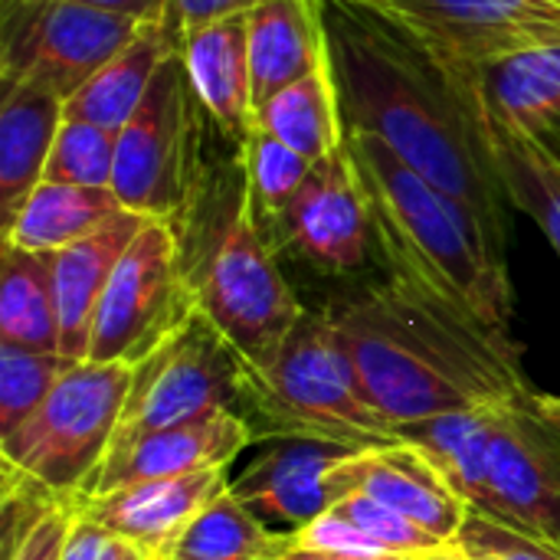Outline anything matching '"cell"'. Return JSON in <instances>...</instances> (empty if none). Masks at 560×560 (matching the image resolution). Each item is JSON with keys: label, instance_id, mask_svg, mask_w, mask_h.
Returning <instances> with one entry per match:
<instances>
[{"label": "cell", "instance_id": "277c9868", "mask_svg": "<svg viewBox=\"0 0 560 560\" xmlns=\"http://www.w3.org/2000/svg\"><path fill=\"white\" fill-rule=\"evenodd\" d=\"M174 230L194 308L220 328L249 368H266L305 305L282 276L279 249L253 210L243 164L240 177L213 187L200 180Z\"/></svg>", "mask_w": 560, "mask_h": 560}, {"label": "cell", "instance_id": "603a6c76", "mask_svg": "<svg viewBox=\"0 0 560 560\" xmlns=\"http://www.w3.org/2000/svg\"><path fill=\"white\" fill-rule=\"evenodd\" d=\"M177 43L180 36L174 23H144L128 46H121L75 95L66 98V118L118 135L141 108L158 69L177 49Z\"/></svg>", "mask_w": 560, "mask_h": 560}, {"label": "cell", "instance_id": "60d3db41", "mask_svg": "<svg viewBox=\"0 0 560 560\" xmlns=\"http://www.w3.org/2000/svg\"><path fill=\"white\" fill-rule=\"evenodd\" d=\"M548 131H558V135H560V115L555 118V121H551V125H548Z\"/></svg>", "mask_w": 560, "mask_h": 560}, {"label": "cell", "instance_id": "ba28073f", "mask_svg": "<svg viewBox=\"0 0 560 560\" xmlns=\"http://www.w3.org/2000/svg\"><path fill=\"white\" fill-rule=\"evenodd\" d=\"M243 384L246 361L207 315L194 312L164 345L131 368V387L112 450L220 410L243 413Z\"/></svg>", "mask_w": 560, "mask_h": 560}, {"label": "cell", "instance_id": "484cf974", "mask_svg": "<svg viewBox=\"0 0 560 560\" xmlns=\"http://www.w3.org/2000/svg\"><path fill=\"white\" fill-rule=\"evenodd\" d=\"M256 131L285 141L308 161H325L341 151L348 144V125L331 72V56L312 75L279 89L256 112Z\"/></svg>", "mask_w": 560, "mask_h": 560}, {"label": "cell", "instance_id": "d4e9b609", "mask_svg": "<svg viewBox=\"0 0 560 560\" xmlns=\"http://www.w3.org/2000/svg\"><path fill=\"white\" fill-rule=\"evenodd\" d=\"M112 187H79L43 180L26 203L3 223V243L26 253H59L98 233L121 213Z\"/></svg>", "mask_w": 560, "mask_h": 560}, {"label": "cell", "instance_id": "7c38bea8", "mask_svg": "<svg viewBox=\"0 0 560 560\" xmlns=\"http://www.w3.org/2000/svg\"><path fill=\"white\" fill-rule=\"evenodd\" d=\"M489 515L560 545V427L541 410L538 394L495 404Z\"/></svg>", "mask_w": 560, "mask_h": 560}, {"label": "cell", "instance_id": "52a82bcc", "mask_svg": "<svg viewBox=\"0 0 560 560\" xmlns=\"http://www.w3.org/2000/svg\"><path fill=\"white\" fill-rule=\"evenodd\" d=\"M197 95L177 49L164 59L151 92L118 131L112 190L125 210L174 223L200 187Z\"/></svg>", "mask_w": 560, "mask_h": 560}, {"label": "cell", "instance_id": "8992f818", "mask_svg": "<svg viewBox=\"0 0 560 560\" xmlns=\"http://www.w3.org/2000/svg\"><path fill=\"white\" fill-rule=\"evenodd\" d=\"M128 387V364L75 361L46 404L20 430L0 436V463L52 499L79 505L115 443Z\"/></svg>", "mask_w": 560, "mask_h": 560}, {"label": "cell", "instance_id": "6da1fadb", "mask_svg": "<svg viewBox=\"0 0 560 560\" xmlns=\"http://www.w3.org/2000/svg\"><path fill=\"white\" fill-rule=\"evenodd\" d=\"M345 125L377 135L407 167L463 203L505 249L509 197L469 95L400 30L354 0H322Z\"/></svg>", "mask_w": 560, "mask_h": 560}, {"label": "cell", "instance_id": "30bf717a", "mask_svg": "<svg viewBox=\"0 0 560 560\" xmlns=\"http://www.w3.org/2000/svg\"><path fill=\"white\" fill-rule=\"evenodd\" d=\"M194 312L180 272L177 230L167 220H148L102 292L85 361L135 368Z\"/></svg>", "mask_w": 560, "mask_h": 560}, {"label": "cell", "instance_id": "9c48e42d", "mask_svg": "<svg viewBox=\"0 0 560 560\" xmlns=\"http://www.w3.org/2000/svg\"><path fill=\"white\" fill-rule=\"evenodd\" d=\"M400 30L443 72L560 46V0H354Z\"/></svg>", "mask_w": 560, "mask_h": 560}, {"label": "cell", "instance_id": "d6a6232c", "mask_svg": "<svg viewBox=\"0 0 560 560\" xmlns=\"http://www.w3.org/2000/svg\"><path fill=\"white\" fill-rule=\"evenodd\" d=\"M338 518L354 525L381 555L387 558H423L436 548H443L440 538H433L427 528L413 525L400 512L368 499V495H345L331 505Z\"/></svg>", "mask_w": 560, "mask_h": 560}, {"label": "cell", "instance_id": "f1b7e54d", "mask_svg": "<svg viewBox=\"0 0 560 560\" xmlns=\"http://www.w3.org/2000/svg\"><path fill=\"white\" fill-rule=\"evenodd\" d=\"M282 548L285 535L262 525L226 486L200 509L164 560H272Z\"/></svg>", "mask_w": 560, "mask_h": 560}, {"label": "cell", "instance_id": "f35d334b", "mask_svg": "<svg viewBox=\"0 0 560 560\" xmlns=\"http://www.w3.org/2000/svg\"><path fill=\"white\" fill-rule=\"evenodd\" d=\"M417 560H469L456 545H443V548H436V551H430V555H423V558Z\"/></svg>", "mask_w": 560, "mask_h": 560}, {"label": "cell", "instance_id": "4dcf8cb0", "mask_svg": "<svg viewBox=\"0 0 560 560\" xmlns=\"http://www.w3.org/2000/svg\"><path fill=\"white\" fill-rule=\"evenodd\" d=\"M75 361L59 351H23L0 345V436L20 430L56 390Z\"/></svg>", "mask_w": 560, "mask_h": 560}, {"label": "cell", "instance_id": "74e56055", "mask_svg": "<svg viewBox=\"0 0 560 560\" xmlns=\"http://www.w3.org/2000/svg\"><path fill=\"white\" fill-rule=\"evenodd\" d=\"M272 560H417V558H354V555H331V551H312V548H295L285 538L282 555Z\"/></svg>", "mask_w": 560, "mask_h": 560}, {"label": "cell", "instance_id": "ab89813d", "mask_svg": "<svg viewBox=\"0 0 560 560\" xmlns=\"http://www.w3.org/2000/svg\"><path fill=\"white\" fill-rule=\"evenodd\" d=\"M538 404H541V410L555 420L560 427V397H548V394H538Z\"/></svg>", "mask_w": 560, "mask_h": 560}, {"label": "cell", "instance_id": "cb8c5ba5", "mask_svg": "<svg viewBox=\"0 0 560 560\" xmlns=\"http://www.w3.org/2000/svg\"><path fill=\"white\" fill-rule=\"evenodd\" d=\"M492 413L495 404L450 410L397 427L404 446L417 450L440 472V479L469 505V512H482V515H489Z\"/></svg>", "mask_w": 560, "mask_h": 560}, {"label": "cell", "instance_id": "ac0fdd59", "mask_svg": "<svg viewBox=\"0 0 560 560\" xmlns=\"http://www.w3.org/2000/svg\"><path fill=\"white\" fill-rule=\"evenodd\" d=\"M180 56L200 108L226 138L246 144L256 135L246 16L180 33Z\"/></svg>", "mask_w": 560, "mask_h": 560}, {"label": "cell", "instance_id": "e575fe53", "mask_svg": "<svg viewBox=\"0 0 560 560\" xmlns=\"http://www.w3.org/2000/svg\"><path fill=\"white\" fill-rule=\"evenodd\" d=\"M62 560H154L144 555L138 545H131L128 538L108 532L105 525L85 518L82 512H75V522L69 528L66 538V551Z\"/></svg>", "mask_w": 560, "mask_h": 560}, {"label": "cell", "instance_id": "2e32d148", "mask_svg": "<svg viewBox=\"0 0 560 560\" xmlns=\"http://www.w3.org/2000/svg\"><path fill=\"white\" fill-rule=\"evenodd\" d=\"M335 502L345 495H368L413 525L427 528L443 545H453L469 505L440 479V472L410 446H387L368 453H348L331 469Z\"/></svg>", "mask_w": 560, "mask_h": 560}, {"label": "cell", "instance_id": "d6986e66", "mask_svg": "<svg viewBox=\"0 0 560 560\" xmlns=\"http://www.w3.org/2000/svg\"><path fill=\"white\" fill-rule=\"evenodd\" d=\"M450 79L469 95L486 131L545 135L560 115V46L509 56Z\"/></svg>", "mask_w": 560, "mask_h": 560}, {"label": "cell", "instance_id": "44dd1931", "mask_svg": "<svg viewBox=\"0 0 560 560\" xmlns=\"http://www.w3.org/2000/svg\"><path fill=\"white\" fill-rule=\"evenodd\" d=\"M256 112L285 85L328 62L322 0H269L246 16Z\"/></svg>", "mask_w": 560, "mask_h": 560}, {"label": "cell", "instance_id": "7402d4cb", "mask_svg": "<svg viewBox=\"0 0 560 560\" xmlns=\"http://www.w3.org/2000/svg\"><path fill=\"white\" fill-rule=\"evenodd\" d=\"M148 217H138L131 210H121L112 223H105L98 233L85 236L82 243L52 253V276H56V299H59V322H62V345L59 351L72 361L89 358V338L95 308L102 302V292L131 246V240L141 233Z\"/></svg>", "mask_w": 560, "mask_h": 560}, {"label": "cell", "instance_id": "d590c367", "mask_svg": "<svg viewBox=\"0 0 560 560\" xmlns=\"http://www.w3.org/2000/svg\"><path fill=\"white\" fill-rule=\"evenodd\" d=\"M269 0H174L171 3V23L180 33L220 23V20H233V16H249L256 7H262Z\"/></svg>", "mask_w": 560, "mask_h": 560}, {"label": "cell", "instance_id": "8fae6325", "mask_svg": "<svg viewBox=\"0 0 560 560\" xmlns=\"http://www.w3.org/2000/svg\"><path fill=\"white\" fill-rule=\"evenodd\" d=\"M144 23L66 0H3L0 79H36L75 95Z\"/></svg>", "mask_w": 560, "mask_h": 560}, {"label": "cell", "instance_id": "4316f807", "mask_svg": "<svg viewBox=\"0 0 560 560\" xmlns=\"http://www.w3.org/2000/svg\"><path fill=\"white\" fill-rule=\"evenodd\" d=\"M0 345L23 348V351H59L62 322H59L52 253H26L3 243Z\"/></svg>", "mask_w": 560, "mask_h": 560}, {"label": "cell", "instance_id": "836d02e7", "mask_svg": "<svg viewBox=\"0 0 560 560\" xmlns=\"http://www.w3.org/2000/svg\"><path fill=\"white\" fill-rule=\"evenodd\" d=\"M75 512H79L75 502H56L26 532L3 541V560H62Z\"/></svg>", "mask_w": 560, "mask_h": 560}, {"label": "cell", "instance_id": "e0dca14e", "mask_svg": "<svg viewBox=\"0 0 560 560\" xmlns=\"http://www.w3.org/2000/svg\"><path fill=\"white\" fill-rule=\"evenodd\" d=\"M230 469L233 466L207 469V472H194L180 479H154V482L125 486L108 495L82 499L79 512L105 525L108 532L128 538L144 555L164 560L177 545V538L184 535V528L200 515V509L230 486V476H233Z\"/></svg>", "mask_w": 560, "mask_h": 560}, {"label": "cell", "instance_id": "ffe728a7", "mask_svg": "<svg viewBox=\"0 0 560 560\" xmlns=\"http://www.w3.org/2000/svg\"><path fill=\"white\" fill-rule=\"evenodd\" d=\"M66 121V98L49 85L16 75L3 79L0 108V210L3 223L43 184L52 141Z\"/></svg>", "mask_w": 560, "mask_h": 560}, {"label": "cell", "instance_id": "7a4b0ae2", "mask_svg": "<svg viewBox=\"0 0 560 560\" xmlns=\"http://www.w3.org/2000/svg\"><path fill=\"white\" fill-rule=\"evenodd\" d=\"M368 400L394 423L535 397L522 345L390 269L325 305Z\"/></svg>", "mask_w": 560, "mask_h": 560}, {"label": "cell", "instance_id": "8d00e7d4", "mask_svg": "<svg viewBox=\"0 0 560 560\" xmlns=\"http://www.w3.org/2000/svg\"><path fill=\"white\" fill-rule=\"evenodd\" d=\"M66 3L131 16V20H141V23H171V3L174 0H66Z\"/></svg>", "mask_w": 560, "mask_h": 560}, {"label": "cell", "instance_id": "5bb4252c", "mask_svg": "<svg viewBox=\"0 0 560 560\" xmlns=\"http://www.w3.org/2000/svg\"><path fill=\"white\" fill-rule=\"evenodd\" d=\"M348 453L354 450L276 436L236 476H230V492L272 532L299 535L331 512V469Z\"/></svg>", "mask_w": 560, "mask_h": 560}, {"label": "cell", "instance_id": "f546056e", "mask_svg": "<svg viewBox=\"0 0 560 560\" xmlns=\"http://www.w3.org/2000/svg\"><path fill=\"white\" fill-rule=\"evenodd\" d=\"M312 167H315V161H308L305 154H299L295 148H289L285 141H279L266 131H256L243 144L246 190H249L253 210H256L259 223L266 226L269 240H272V230L279 226V220L285 217V210L292 207V200L299 197V190L305 187Z\"/></svg>", "mask_w": 560, "mask_h": 560}, {"label": "cell", "instance_id": "83f0119b", "mask_svg": "<svg viewBox=\"0 0 560 560\" xmlns=\"http://www.w3.org/2000/svg\"><path fill=\"white\" fill-rule=\"evenodd\" d=\"M489 144L509 203L541 226L560 256V154L535 131L489 128Z\"/></svg>", "mask_w": 560, "mask_h": 560}, {"label": "cell", "instance_id": "5b68a950", "mask_svg": "<svg viewBox=\"0 0 560 560\" xmlns=\"http://www.w3.org/2000/svg\"><path fill=\"white\" fill-rule=\"evenodd\" d=\"M243 417L262 440L295 436L354 453L404 443L368 400L325 308H305L266 368L246 364Z\"/></svg>", "mask_w": 560, "mask_h": 560}, {"label": "cell", "instance_id": "1f68e13d", "mask_svg": "<svg viewBox=\"0 0 560 560\" xmlns=\"http://www.w3.org/2000/svg\"><path fill=\"white\" fill-rule=\"evenodd\" d=\"M115 148H118V135L89 121L66 118L52 141L43 180L79 184V187H112Z\"/></svg>", "mask_w": 560, "mask_h": 560}, {"label": "cell", "instance_id": "4fadbf2b", "mask_svg": "<svg viewBox=\"0 0 560 560\" xmlns=\"http://www.w3.org/2000/svg\"><path fill=\"white\" fill-rule=\"evenodd\" d=\"M371 240H377L374 213L348 144L331 158L315 161L305 187L272 230L276 249H292L325 276L358 272L368 262Z\"/></svg>", "mask_w": 560, "mask_h": 560}, {"label": "cell", "instance_id": "9a60e30c", "mask_svg": "<svg viewBox=\"0 0 560 560\" xmlns=\"http://www.w3.org/2000/svg\"><path fill=\"white\" fill-rule=\"evenodd\" d=\"M253 423L236 410H220L194 423L167 427L148 433L135 443L115 446L102 469L95 472L89 492L82 499L108 495L125 486L154 482V479H180L207 469H226L256 443Z\"/></svg>", "mask_w": 560, "mask_h": 560}, {"label": "cell", "instance_id": "3957f363", "mask_svg": "<svg viewBox=\"0 0 560 560\" xmlns=\"http://www.w3.org/2000/svg\"><path fill=\"white\" fill-rule=\"evenodd\" d=\"M348 148L358 161L374 236L390 269L466 308L486 328L515 338V292L505 249L486 236L463 203L407 167L377 135L348 128Z\"/></svg>", "mask_w": 560, "mask_h": 560}]
</instances>
